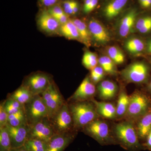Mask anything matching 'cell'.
Wrapping results in <instances>:
<instances>
[{"instance_id":"cb8c5ba5","label":"cell","mask_w":151,"mask_h":151,"mask_svg":"<svg viewBox=\"0 0 151 151\" xmlns=\"http://www.w3.org/2000/svg\"><path fill=\"white\" fill-rule=\"evenodd\" d=\"M59 32L66 38L72 40H79V37L77 28L72 19L60 26Z\"/></svg>"},{"instance_id":"ab89813d","label":"cell","mask_w":151,"mask_h":151,"mask_svg":"<svg viewBox=\"0 0 151 151\" xmlns=\"http://www.w3.org/2000/svg\"><path fill=\"white\" fill-rule=\"evenodd\" d=\"M43 5L46 7L52 6L55 4L58 0H40Z\"/></svg>"},{"instance_id":"e0dca14e","label":"cell","mask_w":151,"mask_h":151,"mask_svg":"<svg viewBox=\"0 0 151 151\" xmlns=\"http://www.w3.org/2000/svg\"><path fill=\"white\" fill-rule=\"evenodd\" d=\"M91 101L94 103L96 111L100 117L107 119H117L116 107L114 104L106 102H99L92 99Z\"/></svg>"},{"instance_id":"4fadbf2b","label":"cell","mask_w":151,"mask_h":151,"mask_svg":"<svg viewBox=\"0 0 151 151\" xmlns=\"http://www.w3.org/2000/svg\"><path fill=\"white\" fill-rule=\"evenodd\" d=\"M77 132L56 134L47 142L46 151H64L71 144Z\"/></svg>"},{"instance_id":"4dcf8cb0","label":"cell","mask_w":151,"mask_h":151,"mask_svg":"<svg viewBox=\"0 0 151 151\" xmlns=\"http://www.w3.org/2000/svg\"><path fill=\"white\" fill-rule=\"evenodd\" d=\"M12 149L10 138L6 127L0 128V151H10Z\"/></svg>"},{"instance_id":"f546056e","label":"cell","mask_w":151,"mask_h":151,"mask_svg":"<svg viewBox=\"0 0 151 151\" xmlns=\"http://www.w3.org/2000/svg\"><path fill=\"white\" fill-rule=\"evenodd\" d=\"M98 64L106 73L111 74L116 73V64L108 56H103L98 59Z\"/></svg>"},{"instance_id":"d6986e66","label":"cell","mask_w":151,"mask_h":151,"mask_svg":"<svg viewBox=\"0 0 151 151\" xmlns=\"http://www.w3.org/2000/svg\"><path fill=\"white\" fill-rule=\"evenodd\" d=\"M136 130L140 140H145L151 131V110L149 109L147 113L137 120Z\"/></svg>"},{"instance_id":"277c9868","label":"cell","mask_w":151,"mask_h":151,"mask_svg":"<svg viewBox=\"0 0 151 151\" xmlns=\"http://www.w3.org/2000/svg\"><path fill=\"white\" fill-rule=\"evenodd\" d=\"M150 109L147 97L142 92L136 91L130 95L129 108L125 118L128 121H137Z\"/></svg>"},{"instance_id":"484cf974","label":"cell","mask_w":151,"mask_h":151,"mask_svg":"<svg viewBox=\"0 0 151 151\" xmlns=\"http://www.w3.org/2000/svg\"><path fill=\"white\" fill-rule=\"evenodd\" d=\"M28 124L25 110L9 115L7 125L13 127H18Z\"/></svg>"},{"instance_id":"83f0119b","label":"cell","mask_w":151,"mask_h":151,"mask_svg":"<svg viewBox=\"0 0 151 151\" xmlns=\"http://www.w3.org/2000/svg\"><path fill=\"white\" fill-rule=\"evenodd\" d=\"M4 101L5 109L9 115L14 114L22 110H25V105L16 100L7 97Z\"/></svg>"},{"instance_id":"e575fe53","label":"cell","mask_w":151,"mask_h":151,"mask_svg":"<svg viewBox=\"0 0 151 151\" xmlns=\"http://www.w3.org/2000/svg\"><path fill=\"white\" fill-rule=\"evenodd\" d=\"M75 1H66L63 3V10L68 15L73 14V6Z\"/></svg>"},{"instance_id":"d590c367","label":"cell","mask_w":151,"mask_h":151,"mask_svg":"<svg viewBox=\"0 0 151 151\" xmlns=\"http://www.w3.org/2000/svg\"><path fill=\"white\" fill-rule=\"evenodd\" d=\"M49 13L53 17L58 16L65 13L64 10L60 6H52L48 11Z\"/></svg>"},{"instance_id":"9c48e42d","label":"cell","mask_w":151,"mask_h":151,"mask_svg":"<svg viewBox=\"0 0 151 151\" xmlns=\"http://www.w3.org/2000/svg\"><path fill=\"white\" fill-rule=\"evenodd\" d=\"M52 82L48 74L37 72L28 76L22 85L27 88L34 96L41 95Z\"/></svg>"},{"instance_id":"60d3db41","label":"cell","mask_w":151,"mask_h":151,"mask_svg":"<svg viewBox=\"0 0 151 151\" xmlns=\"http://www.w3.org/2000/svg\"><path fill=\"white\" fill-rule=\"evenodd\" d=\"M98 4V0H91L90 5L87 10L85 12V13H89L90 12H92L96 7Z\"/></svg>"},{"instance_id":"44dd1931","label":"cell","mask_w":151,"mask_h":151,"mask_svg":"<svg viewBox=\"0 0 151 151\" xmlns=\"http://www.w3.org/2000/svg\"><path fill=\"white\" fill-rule=\"evenodd\" d=\"M128 0H112L104 9V14L111 19L117 17L127 4Z\"/></svg>"},{"instance_id":"52a82bcc","label":"cell","mask_w":151,"mask_h":151,"mask_svg":"<svg viewBox=\"0 0 151 151\" xmlns=\"http://www.w3.org/2000/svg\"><path fill=\"white\" fill-rule=\"evenodd\" d=\"M50 120L56 134L76 132L74 130L73 119L67 101Z\"/></svg>"},{"instance_id":"6da1fadb","label":"cell","mask_w":151,"mask_h":151,"mask_svg":"<svg viewBox=\"0 0 151 151\" xmlns=\"http://www.w3.org/2000/svg\"><path fill=\"white\" fill-rule=\"evenodd\" d=\"M112 132L117 145L125 150L140 151L145 149L140 142L133 122L127 120L116 124Z\"/></svg>"},{"instance_id":"f6af8a7d","label":"cell","mask_w":151,"mask_h":151,"mask_svg":"<svg viewBox=\"0 0 151 151\" xmlns=\"http://www.w3.org/2000/svg\"><path fill=\"white\" fill-rule=\"evenodd\" d=\"M78 3L75 1L73 6V14H76L78 12Z\"/></svg>"},{"instance_id":"ee69618b","label":"cell","mask_w":151,"mask_h":151,"mask_svg":"<svg viewBox=\"0 0 151 151\" xmlns=\"http://www.w3.org/2000/svg\"><path fill=\"white\" fill-rule=\"evenodd\" d=\"M91 0H85V2H84V12H86L87 9L89 8V5H90V3H91Z\"/></svg>"},{"instance_id":"836d02e7","label":"cell","mask_w":151,"mask_h":151,"mask_svg":"<svg viewBox=\"0 0 151 151\" xmlns=\"http://www.w3.org/2000/svg\"><path fill=\"white\" fill-rule=\"evenodd\" d=\"M151 22V17H145L141 18L136 22L135 28L138 31Z\"/></svg>"},{"instance_id":"5bb4252c","label":"cell","mask_w":151,"mask_h":151,"mask_svg":"<svg viewBox=\"0 0 151 151\" xmlns=\"http://www.w3.org/2000/svg\"><path fill=\"white\" fill-rule=\"evenodd\" d=\"M88 26L92 38L97 43L103 44L111 40V36L108 30L100 22L92 19L89 21Z\"/></svg>"},{"instance_id":"d6a6232c","label":"cell","mask_w":151,"mask_h":151,"mask_svg":"<svg viewBox=\"0 0 151 151\" xmlns=\"http://www.w3.org/2000/svg\"><path fill=\"white\" fill-rule=\"evenodd\" d=\"M9 115L4 106V101L0 104V128L6 127L7 125Z\"/></svg>"},{"instance_id":"603a6c76","label":"cell","mask_w":151,"mask_h":151,"mask_svg":"<svg viewBox=\"0 0 151 151\" xmlns=\"http://www.w3.org/2000/svg\"><path fill=\"white\" fill-rule=\"evenodd\" d=\"M129 101L130 96L125 90H122L119 94L116 106L117 119L125 117L129 108Z\"/></svg>"},{"instance_id":"c3c4849f","label":"cell","mask_w":151,"mask_h":151,"mask_svg":"<svg viewBox=\"0 0 151 151\" xmlns=\"http://www.w3.org/2000/svg\"><path fill=\"white\" fill-rule=\"evenodd\" d=\"M150 89H151V81L150 82Z\"/></svg>"},{"instance_id":"4316f807","label":"cell","mask_w":151,"mask_h":151,"mask_svg":"<svg viewBox=\"0 0 151 151\" xmlns=\"http://www.w3.org/2000/svg\"><path fill=\"white\" fill-rule=\"evenodd\" d=\"M24 146L29 151H46L47 142L37 139H29Z\"/></svg>"},{"instance_id":"7c38bea8","label":"cell","mask_w":151,"mask_h":151,"mask_svg":"<svg viewBox=\"0 0 151 151\" xmlns=\"http://www.w3.org/2000/svg\"><path fill=\"white\" fill-rule=\"evenodd\" d=\"M6 127L10 138L12 148L24 145L29 139V125L26 124L18 127H13L7 125Z\"/></svg>"},{"instance_id":"9a60e30c","label":"cell","mask_w":151,"mask_h":151,"mask_svg":"<svg viewBox=\"0 0 151 151\" xmlns=\"http://www.w3.org/2000/svg\"><path fill=\"white\" fill-rule=\"evenodd\" d=\"M39 27L45 32L53 34L59 31L60 25L48 12H43L38 19Z\"/></svg>"},{"instance_id":"ac0fdd59","label":"cell","mask_w":151,"mask_h":151,"mask_svg":"<svg viewBox=\"0 0 151 151\" xmlns=\"http://www.w3.org/2000/svg\"><path fill=\"white\" fill-rule=\"evenodd\" d=\"M99 97L103 100H110L116 97L118 86L116 83L110 80L101 81L97 87Z\"/></svg>"},{"instance_id":"30bf717a","label":"cell","mask_w":151,"mask_h":151,"mask_svg":"<svg viewBox=\"0 0 151 151\" xmlns=\"http://www.w3.org/2000/svg\"><path fill=\"white\" fill-rule=\"evenodd\" d=\"M56 134L51 120L46 118L30 126L28 139H38L47 142Z\"/></svg>"},{"instance_id":"7402d4cb","label":"cell","mask_w":151,"mask_h":151,"mask_svg":"<svg viewBox=\"0 0 151 151\" xmlns=\"http://www.w3.org/2000/svg\"><path fill=\"white\" fill-rule=\"evenodd\" d=\"M33 96L27 88L22 85L14 92L9 94L7 97L14 99L25 105L31 100Z\"/></svg>"},{"instance_id":"8fae6325","label":"cell","mask_w":151,"mask_h":151,"mask_svg":"<svg viewBox=\"0 0 151 151\" xmlns=\"http://www.w3.org/2000/svg\"><path fill=\"white\" fill-rule=\"evenodd\" d=\"M96 92V87L94 83L90 77L86 76L67 101L77 102L89 101L93 99Z\"/></svg>"},{"instance_id":"bcb514c9","label":"cell","mask_w":151,"mask_h":151,"mask_svg":"<svg viewBox=\"0 0 151 151\" xmlns=\"http://www.w3.org/2000/svg\"><path fill=\"white\" fill-rule=\"evenodd\" d=\"M148 51L151 53V41L149 42L148 45Z\"/></svg>"},{"instance_id":"ba28073f","label":"cell","mask_w":151,"mask_h":151,"mask_svg":"<svg viewBox=\"0 0 151 151\" xmlns=\"http://www.w3.org/2000/svg\"><path fill=\"white\" fill-rule=\"evenodd\" d=\"M149 68L144 62H136L127 66L122 72L124 80L130 83H142L147 80Z\"/></svg>"},{"instance_id":"74e56055","label":"cell","mask_w":151,"mask_h":151,"mask_svg":"<svg viewBox=\"0 0 151 151\" xmlns=\"http://www.w3.org/2000/svg\"><path fill=\"white\" fill-rule=\"evenodd\" d=\"M91 72L94 73L100 77V78L103 79L104 76V74H105V71L103 70V68H102L100 65H97L94 68H93L92 70H91Z\"/></svg>"},{"instance_id":"1f68e13d","label":"cell","mask_w":151,"mask_h":151,"mask_svg":"<svg viewBox=\"0 0 151 151\" xmlns=\"http://www.w3.org/2000/svg\"><path fill=\"white\" fill-rule=\"evenodd\" d=\"M108 56L116 64H122L125 61V55L120 49L115 46L110 47L108 49Z\"/></svg>"},{"instance_id":"5b68a950","label":"cell","mask_w":151,"mask_h":151,"mask_svg":"<svg viewBox=\"0 0 151 151\" xmlns=\"http://www.w3.org/2000/svg\"><path fill=\"white\" fill-rule=\"evenodd\" d=\"M25 111L29 126L46 118L49 119L48 111L40 95H34L25 105Z\"/></svg>"},{"instance_id":"3957f363","label":"cell","mask_w":151,"mask_h":151,"mask_svg":"<svg viewBox=\"0 0 151 151\" xmlns=\"http://www.w3.org/2000/svg\"><path fill=\"white\" fill-rule=\"evenodd\" d=\"M81 131L101 145H117L108 123L99 118L86 125Z\"/></svg>"},{"instance_id":"2e32d148","label":"cell","mask_w":151,"mask_h":151,"mask_svg":"<svg viewBox=\"0 0 151 151\" xmlns=\"http://www.w3.org/2000/svg\"><path fill=\"white\" fill-rule=\"evenodd\" d=\"M136 17L137 12L132 10L122 18L119 28V35L122 37H127L133 32L136 25Z\"/></svg>"},{"instance_id":"d4e9b609","label":"cell","mask_w":151,"mask_h":151,"mask_svg":"<svg viewBox=\"0 0 151 151\" xmlns=\"http://www.w3.org/2000/svg\"><path fill=\"white\" fill-rule=\"evenodd\" d=\"M145 44L140 39L132 38L128 40L125 43V47L127 51L133 54H138L143 51Z\"/></svg>"},{"instance_id":"7a4b0ae2","label":"cell","mask_w":151,"mask_h":151,"mask_svg":"<svg viewBox=\"0 0 151 151\" xmlns=\"http://www.w3.org/2000/svg\"><path fill=\"white\" fill-rule=\"evenodd\" d=\"M68 103L76 132L81 131L86 125L100 117L91 100Z\"/></svg>"},{"instance_id":"f35d334b","label":"cell","mask_w":151,"mask_h":151,"mask_svg":"<svg viewBox=\"0 0 151 151\" xmlns=\"http://www.w3.org/2000/svg\"><path fill=\"white\" fill-rule=\"evenodd\" d=\"M145 140V143L143 145L144 148L151 151V131L147 136Z\"/></svg>"},{"instance_id":"ffe728a7","label":"cell","mask_w":151,"mask_h":151,"mask_svg":"<svg viewBox=\"0 0 151 151\" xmlns=\"http://www.w3.org/2000/svg\"><path fill=\"white\" fill-rule=\"evenodd\" d=\"M77 28L79 37V41L87 47L91 45L92 37L88 24L79 19H72Z\"/></svg>"},{"instance_id":"8d00e7d4","label":"cell","mask_w":151,"mask_h":151,"mask_svg":"<svg viewBox=\"0 0 151 151\" xmlns=\"http://www.w3.org/2000/svg\"><path fill=\"white\" fill-rule=\"evenodd\" d=\"M68 16L67 14L64 13L54 17L56 19V20L61 26L63 24H65L68 21L69 19H68Z\"/></svg>"},{"instance_id":"8992f818","label":"cell","mask_w":151,"mask_h":151,"mask_svg":"<svg viewBox=\"0 0 151 151\" xmlns=\"http://www.w3.org/2000/svg\"><path fill=\"white\" fill-rule=\"evenodd\" d=\"M41 95L48 111L50 119L55 116L66 102L53 81Z\"/></svg>"},{"instance_id":"f1b7e54d","label":"cell","mask_w":151,"mask_h":151,"mask_svg":"<svg viewBox=\"0 0 151 151\" xmlns=\"http://www.w3.org/2000/svg\"><path fill=\"white\" fill-rule=\"evenodd\" d=\"M82 61L84 67L91 70L97 66L98 59L96 55L94 52L87 51L83 55Z\"/></svg>"},{"instance_id":"7dc6e473","label":"cell","mask_w":151,"mask_h":151,"mask_svg":"<svg viewBox=\"0 0 151 151\" xmlns=\"http://www.w3.org/2000/svg\"><path fill=\"white\" fill-rule=\"evenodd\" d=\"M147 1V0H139V1L140 4L141 6H143L144 4L146 3V2Z\"/></svg>"},{"instance_id":"7bdbcfd3","label":"cell","mask_w":151,"mask_h":151,"mask_svg":"<svg viewBox=\"0 0 151 151\" xmlns=\"http://www.w3.org/2000/svg\"><path fill=\"white\" fill-rule=\"evenodd\" d=\"M10 151H29L24 145L19 147L11 149Z\"/></svg>"},{"instance_id":"b9f144b4","label":"cell","mask_w":151,"mask_h":151,"mask_svg":"<svg viewBox=\"0 0 151 151\" xmlns=\"http://www.w3.org/2000/svg\"><path fill=\"white\" fill-rule=\"evenodd\" d=\"M151 30V22L146 24L142 28L138 30L141 33L145 34L149 32Z\"/></svg>"}]
</instances>
